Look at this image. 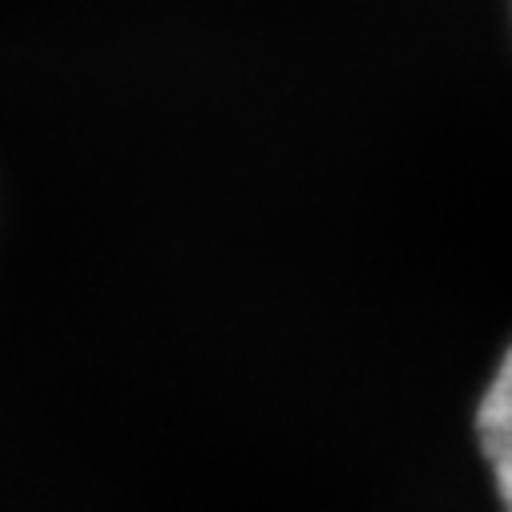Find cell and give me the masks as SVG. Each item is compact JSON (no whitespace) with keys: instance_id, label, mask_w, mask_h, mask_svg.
I'll list each match as a JSON object with an SVG mask.
<instances>
[{"instance_id":"6da1fadb","label":"cell","mask_w":512,"mask_h":512,"mask_svg":"<svg viewBox=\"0 0 512 512\" xmlns=\"http://www.w3.org/2000/svg\"><path fill=\"white\" fill-rule=\"evenodd\" d=\"M476 440H480L484 464L492 472V484L500 492V504H504V512H512V343L480 396Z\"/></svg>"}]
</instances>
